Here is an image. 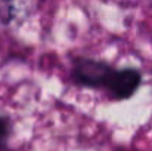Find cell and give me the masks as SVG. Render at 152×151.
<instances>
[{
    "label": "cell",
    "mask_w": 152,
    "mask_h": 151,
    "mask_svg": "<svg viewBox=\"0 0 152 151\" xmlns=\"http://www.w3.org/2000/svg\"><path fill=\"white\" fill-rule=\"evenodd\" d=\"M142 82V76L139 70L134 68H123V70H112L105 86L109 92L111 98L115 101L129 99L134 95L139 89Z\"/></svg>",
    "instance_id": "6da1fadb"
},
{
    "label": "cell",
    "mask_w": 152,
    "mask_h": 151,
    "mask_svg": "<svg viewBox=\"0 0 152 151\" xmlns=\"http://www.w3.org/2000/svg\"><path fill=\"white\" fill-rule=\"evenodd\" d=\"M112 68L101 61L80 58L74 65V79L81 86L89 88H102L105 86Z\"/></svg>",
    "instance_id": "7a4b0ae2"
},
{
    "label": "cell",
    "mask_w": 152,
    "mask_h": 151,
    "mask_svg": "<svg viewBox=\"0 0 152 151\" xmlns=\"http://www.w3.org/2000/svg\"><path fill=\"white\" fill-rule=\"evenodd\" d=\"M12 135V123L9 117L0 116V151L7 148V141Z\"/></svg>",
    "instance_id": "3957f363"
}]
</instances>
